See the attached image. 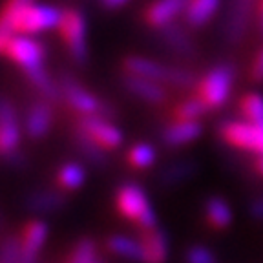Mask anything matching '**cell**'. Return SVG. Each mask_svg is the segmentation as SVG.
<instances>
[{
	"label": "cell",
	"mask_w": 263,
	"mask_h": 263,
	"mask_svg": "<svg viewBox=\"0 0 263 263\" xmlns=\"http://www.w3.org/2000/svg\"><path fill=\"white\" fill-rule=\"evenodd\" d=\"M2 55H6L16 66H21L29 82L41 91L42 97L48 99L49 103L62 99L59 82H55L44 68L46 48L41 41L33 39L31 35L15 33L4 42Z\"/></svg>",
	"instance_id": "6da1fadb"
},
{
	"label": "cell",
	"mask_w": 263,
	"mask_h": 263,
	"mask_svg": "<svg viewBox=\"0 0 263 263\" xmlns=\"http://www.w3.org/2000/svg\"><path fill=\"white\" fill-rule=\"evenodd\" d=\"M124 73L132 75H141V77L152 79L161 84H170V86L177 88H192L197 84L196 75L186 68H179V66H170L163 64V62L152 61L146 57H126L123 62Z\"/></svg>",
	"instance_id": "7a4b0ae2"
},
{
	"label": "cell",
	"mask_w": 263,
	"mask_h": 263,
	"mask_svg": "<svg viewBox=\"0 0 263 263\" xmlns=\"http://www.w3.org/2000/svg\"><path fill=\"white\" fill-rule=\"evenodd\" d=\"M236 81V66L232 62H221L203 75L196 84V95L203 99L210 110H219L230 99L232 84Z\"/></svg>",
	"instance_id": "3957f363"
},
{
	"label": "cell",
	"mask_w": 263,
	"mask_h": 263,
	"mask_svg": "<svg viewBox=\"0 0 263 263\" xmlns=\"http://www.w3.org/2000/svg\"><path fill=\"white\" fill-rule=\"evenodd\" d=\"M115 209L123 218L137 223L143 230L157 227V218L150 205V199L137 183H124L117 189Z\"/></svg>",
	"instance_id": "277c9868"
},
{
	"label": "cell",
	"mask_w": 263,
	"mask_h": 263,
	"mask_svg": "<svg viewBox=\"0 0 263 263\" xmlns=\"http://www.w3.org/2000/svg\"><path fill=\"white\" fill-rule=\"evenodd\" d=\"M61 86V95L64 99L68 106L75 110L79 115H104V117H111L115 110L108 103H103L101 99L95 97L91 91H88L82 86L81 82L71 75L64 73L59 81Z\"/></svg>",
	"instance_id": "5b68a950"
},
{
	"label": "cell",
	"mask_w": 263,
	"mask_h": 263,
	"mask_svg": "<svg viewBox=\"0 0 263 263\" xmlns=\"http://www.w3.org/2000/svg\"><path fill=\"white\" fill-rule=\"evenodd\" d=\"M59 31L66 44V49L75 64L84 66L88 61V41H86V18L79 9H62V18Z\"/></svg>",
	"instance_id": "8992f818"
},
{
	"label": "cell",
	"mask_w": 263,
	"mask_h": 263,
	"mask_svg": "<svg viewBox=\"0 0 263 263\" xmlns=\"http://www.w3.org/2000/svg\"><path fill=\"white\" fill-rule=\"evenodd\" d=\"M219 136L227 144L263 156V124L251 121H223Z\"/></svg>",
	"instance_id": "52a82bcc"
},
{
	"label": "cell",
	"mask_w": 263,
	"mask_h": 263,
	"mask_svg": "<svg viewBox=\"0 0 263 263\" xmlns=\"http://www.w3.org/2000/svg\"><path fill=\"white\" fill-rule=\"evenodd\" d=\"M77 126L84 130L91 139L104 150H115L123 144V132L115 124H111L104 115H81L77 119Z\"/></svg>",
	"instance_id": "ba28073f"
},
{
	"label": "cell",
	"mask_w": 263,
	"mask_h": 263,
	"mask_svg": "<svg viewBox=\"0 0 263 263\" xmlns=\"http://www.w3.org/2000/svg\"><path fill=\"white\" fill-rule=\"evenodd\" d=\"M21 143V124L16 117V110L8 97L0 95V156L9 157L18 152Z\"/></svg>",
	"instance_id": "9c48e42d"
},
{
	"label": "cell",
	"mask_w": 263,
	"mask_h": 263,
	"mask_svg": "<svg viewBox=\"0 0 263 263\" xmlns=\"http://www.w3.org/2000/svg\"><path fill=\"white\" fill-rule=\"evenodd\" d=\"M254 2L256 0H232L230 2L225 26H223V37H225L227 44L236 46L243 41L247 29H249Z\"/></svg>",
	"instance_id": "30bf717a"
},
{
	"label": "cell",
	"mask_w": 263,
	"mask_h": 263,
	"mask_svg": "<svg viewBox=\"0 0 263 263\" xmlns=\"http://www.w3.org/2000/svg\"><path fill=\"white\" fill-rule=\"evenodd\" d=\"M190 0H156L144 9V22L154 29H163L174 24L181 13H185Z\"/></svg>",
	"instance_id": "8fae6325"
},
{
	"label": "cell",
	"mask_w": 263,
	"mask_h": 263,
	"mask_svg": "<svg viewBox=\"0 0 263 263\" xmlns=\"http://www.w3.org/2000/svg\"><path fill=\"white\" fill-rule=\"evenodd\" d=\"M53 124V110H51V103L48 99H41L37 103H33L26 111V121L24 128L31 139H42L48 136V132L51 130Z\"/></svg>",
	"instance_id": "7c38bea8"
},
{
	"label": "cell",
	"mask_w": 263,
	"mask_h": 263,
	"mask_svg": "<svg viewBox=\"0 0 263 263\" xmlns=\"http://www.w3.org/2000/svg\"><path fill=\"white\" fill-rule=\"evenodd\" d=\"M123 86L136 95L141 101H146L150 104H161L166 101V90L163 88L161 82H156L152 79L141 77V75L126 73L123 77Z\"/></svg>",
	"instance_id": "4fadbf2b"
},
{
	"label": "cell",
	"mask_w": 263,
	"mask_h": 263,
	"mask_svg": "<svg viewBox=\"0 0 263 263\" xmlns=\"http://www.w3.org/2000/svg\"><path fill=\"white\" fill-rule=\"evenodd\" d=\"M46 239H48V225L39 219L29 221L22 230V263H35Z\"/></svg>",
	"instance_id": "5bb4252c"
},
{
	"label": "cell",
	"mask_w": 263,
	"mask_h": 263,
	"mask_svg": "<svg viewBox=\"0 0 263 263\" xmlns=\"http://www.w3.org/2000/svg\"><path fill=\"white\" fill-rule=\"evenodd\" d=\"M203 134V126L199 121H174L172 124L164 126L161 139L164 146L177 148L196 141Z\"/></svg>",
	"instance_id": "9a60e30c"
},
{
	"label": "cell",
	"mask_w": 263,
	"mask_h": 263,
	"mask_svg": "<svg viewBox=\"0 0 263 263\" xmlns=\"http://www.w3.org/2000/svg\"><path fill=\"white\" fill-rule=\"evenodd\" d=\"M143 243V263H164L168 258V238L163 230L154 227V229L143 230L141 234Z\"/></svg>",
	"instance_id": "2e32d148"
},
{
	"label": "cell",
	"mask_w": 263,
	"mask_h": 263,
	"mask_svg": "<svg viewBox=\"0 0 263 263\" xmlns=\"http://www.w3.org/2000/svg\"><path fill=\"white\" fill-rule=\"evenodd\" d=\"M66 205V196L59 190H33L24 197V206L35 214H51Z\"/></svg>",
	"instance_id": "e0dca14e"
},
{
	"label": "cell",
	"mask_w": 263,
	"mask_h": 263,
	"mask_svg": "<svg viewBox=\"0 0 263 263\" xmlns=\"http://www.w3.org/2000/svg\"><path fill=\"white\" fill-rule=\"evenodd\" d=\"M159 33H161V39H163L164 46L172 49L174 53L181 55V57H186V59H194L197 55V48L192 39H190L189 31L183 29L181 26L170 24V26H166V28L159 29Z\"/></svg>",
	"instance_id": "ac0fdd59"
},
{
	"label": "cell",
	"mask_w": 263,
	"mask_h": 263,
	"mask_svg": "<svg viewBox=\"0 0 263 263\" xmlns=\"http://www.w3.org/2000/svg\"><path fill=\"white\" fill-rule=\"evenodd\" d=\"M221 0H190L185 9V22L189 28L199 29L209 24L218 13Z\"/></svg>",
	"instance_id": "d6986e66"
},
{
	"label": "cell",
	"mask_w": 263,
	"mask_h": 263,
	"mask_svg": "<svg viewBox=\"0 0 263 263\" xmlns=\"http://www.w3.org/2000/svg\"><path fill=\"white\" fill-rule=\"evenodd\" d=\"M199 172V164L192 159H181L174 161V163L166 164L163 170H161L159 176V185L163 186H176L185 183V181L192 179L196 174Z\"/></svg>",
	"instance_id": "ffe728a7"
},
{
	"label": "cell",
	"mask_w": 263,
	"mask_h": 263,
	"mask_svg": "<svg viewBox=\"0 0 263 263\" xmlns=\"http://www.w3.org/2000/svg\"><path fill=\"white\" fill-rule=\"evenodd\" d=\"M73 139H75V144H77V150L82 154V157L88 161L90 164L97 166V168H103L106 166V150H104L101 144H97L90 136H88L86 132L81 130L79 126H75V132H73Z\"/></svg>",
	"instance_id": "44dd1931"
},
{
	"label": "cell",
	"mask_w": 263,
	"mask_h": 263,
	"mask_svg": "<svg viewBox=\"0 0 263 263\" xmlns=\"http://www.w3.org/2000/svg\"><path fill=\"white\" fill-rule=\"evenodd\" d=\"M205 216H206V223L216 230L227 229V227L232 223V210H230V205L219 196L206 197Z\"/></svg>",
	"instance_id": "7402d4cb"
},
{
	"label": "cell",
	"mask_w": 263,
	"mask_h": 263,
	"mask_svg": "<svg viewBox=\"0 0 263 263\" xmlns=\"http://www.w3.org/2000/svg\"><path fill=\"white\" fill-rule=\"evenodd\" d=\"M106 247L111 254H117V256H121V258L143 263L144 254H143V243H141V239L128 238V236H123V234H114L108 238Z\"/></svg>",
	"instance_id": "603a6c76"
},
{
	"label": "cell",
	"mask_w": 263,
	"mask_h": 263,
	"mask_svg": "<svg viewBox=\"0 0 263 263\" xmlns=\"http://www.w3.org/2000/svg\"><path fill=\"white\" fill-rule=\"evenodd\" d=\"M86 172L79 163H66L62 164L57 172V183L64 190H77L84 185Z\"/></svg>",
	"instance_id": "cb8c5ba5"
},
{
	"label": "cell",
	"mask_w": 263,
	"mask_h": 263,
	"mask_svg": "<svg viewBox=\"0 0 263 263\" xmlns=\"http://www.w3.org/2000/svg\"><path fill=\"white\" fill-rule=\"evenodd\" d=\"M156 157H157L156 148H154L150 143L134 144L126 154L128 164H130L132 168H137V170L150 168V166L156 163Z\"/></svg>",
	"instance_id": "d4e9b609"
},
{
	"label": "cell",
	"mask_w": 263,
	"mask_h": 263,
	"mask_svg": "<svg viewBox=\"0 0 263 263\" xmlns=\"http://www.w3.org/2000/svg\"><path fill=\"white\" fill-rule=\"evenodd\" d=\"M209 110L210 108L206 106L205 101L199 95H196V97L186 99L181 104H177L174 108V117H176V121H197Z\"/></svg>",
	"instance_id": "484cf974"
},
{
	"label": "cell",
	"mask_w": 263,
	"mask_h": 263,
	"mask_svg": "<svg viewBox=\"0 0 263 263\" xmlns=\"http://www.w3.org/2000/svg\"><path fill=\"white\" fill-rule=\"evenodd\" d=\"M239 111L247 121L263 124V97L259 93H247L239 99Z\"/></svg>",
	"instance_id": "4316f807"
},
{
	"label": "cell",
	"mask_w": 263,
	"mask_h": 263,
	"mask_svg": "<svg viewBox=\"0 0 263 263\" xmlns=\"http://www.w3.org/2000/svg\"><path fill=\"white\" fill-rule=\"evenodd\" d=\"M97 247L91 239H81L75 245L68 263H97Z\"/></svg>",
	"instance_id": "83f0119b"
},
{
	"label": "cell",
	"mask_w": 263,
	"mask_h": 263,
	"mask_svg": "<svg viewBox=\"0 0 263 263\" xmlns=\"http://www.w3.org/2000/svg\"><path fill=\"white\" fill-rule=\"evenodd\" d=\"M0 263H22L21 239L9 236L0 243Z\"/></svg>",
	"instance_id": "f1b7e54d"
},
{
	"label": "cell",
	"mask_w": 263,
	"mask_h": 263,
	"mask_svg": "<svg viewBox=\"0 0 263 263\" xmlns=\"http://www.w3.org/2000/svg\"><path fill=\"white\" fill-rule=\"evenodd\" d=\"M186 263H218V258L205 245H192L186 249Z\"/></svg>",
	"instance_id": "f546056e"
},
{
	"label": "cell",
	"mask_w": 263,
	"mask_h": 263,
	"mask_svg": "<svg viewBox=\"0 0 263 263\" xmlns=\"http://www.w3.org/2000/svg\"><path fill=\"white\" fill-rule=\"evenodd\" d=\"M13 26H11V15H9V9L4 6L2 13H0V53H2V46L13 35Z\"/></svg>",
	"instance_id": "4dcf8cb0"
},
{
	"label": "cell",
	"mask_w": 263,
	"mask_h": 263,
	"mask_svg": "<svg viewBox=\"0 0 263 263\" xmlns=\"http://www.w3.org/2000/svg\"><path fill=\"white\" fill-rule=\"evenodd\" d=\"M251 79L254 82H263V48L258 51L251 68Z\"/></svg>",
	"instance_id": "1f68e13d"
},
{
	"label": "cell",
	"mask_w": 263,
	"mask_h": 263,
	"mask_svg": "<svg viewBox=\"0 0 263 263\" xmlns=\"http://www.w3.org/2000/svg\"><path fill=\"white\" fill-rule=\"evenodd\" d=\"M249 214H251V218L261 221L263 219V196L258 197V199H254V201L249 205Z\"/></svg>",
	"instance_id": "d6a6232c"
},
{
	"label": "cell",
	"mask_w": 263,
	"mask_h": 263,
	"mask_svg": "<svg viewBox=\"0 0 263 263\" xmlns=\"http://www.w3.org/2000/svg\"><path fill=\"white\" fill-rule=\"evenodd\" d=\"M128 2H130V0H99V4L103 6L104 9H110V11L123 8V6H126Z\"/></svg>",
	"instance_id": "836d02e7"
},
{
	"label": "cell",
	"mask_w": 263,
	"mask_h": 263,
	"mask_svg": "<svg viewBox=\"0 0 263 263\" xmlns=\"http://www.w3.org/2000/svg\"><path fill=\"white\" fill-rule=\"evenodd\" d=\"M256 15H258V29L259 35L263 37V0L256 2Z\"/></svg>",
	"instance_id": "e575fe53"
},
{
	"label": "cell",
	"mask_w": 263,
	"mask_h": 263,
	"mask_svg": "<svg viewBox=\"0 0 263 263\" xmlns=\"http://www.w3.org/2000/svg\"><path fill=\"white\" fill-rule=\"evenodd\" d=\"M254 170L263 177V156H258V159L254 161Z\"/></svg>",
	"instance_id": "d590c367"
},
{
	"label": "cell",
	"mask_w": 263,
	"mask_h": 263,
	"mask_svg": "<svg viewBox=\"0 0 263 263\" xmlns=\"http://www.w3.org/2000/svg\"><path fill=\"white\" fill-rule=\"evenodd\" d=\"M2 223H4V219H2V212H0V229H2Z\"/></svg>",
	"instance_id": "8d00e7d4"
},
{
	"label": "cell",
	"mask_w": 263,
	"mask_h": 263,
	"mask_svg": "<svg viewBox=\"0 0 263 263\" xmlns=\"http://www.w3.org/2000/svg\"><path fill=\"white\" fill-rule=\"evenodd\" d=\"M97 263H101V261H97Z\"/></svg>",
	"instance_id": "74e56055"
}]
</instances>
